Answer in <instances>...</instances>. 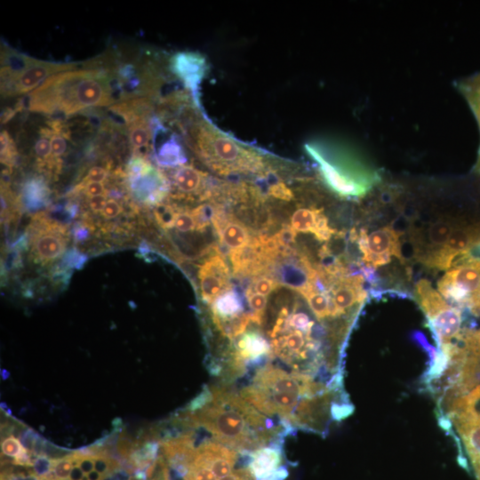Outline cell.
<instances>
[{"label": "cell", "instance_id": "6da1fadb", "mask_svg": "<svg viewBox=\"0 0 480 480\" xmlns=\"http://www.w3.org/2000/svg\"><path fill=\"white\" fill-rule=\"evenodd\" d=\"M181 419L185 425L203 428L215 441L237 452H252L288 433L240 394L223 386L210 387L206 403L194 412H186Z\"/></svg>", "mask_w": 480, "mask_h": 480}, {"label": "cell", "instance_id": "7a4b0ae2", "mask_svg": "<svg viewBox=\"0 0 480 480\" xmlns=\"http://www.w3.org/2000/svg\"><path fill=\"white\" fill-rule=\"evenodd\" d=\"M111 76L100 68L58 73L28 93V110L45 115L70 116L96 107L112 106L116 100Z\"/></svg>", "mask_w": 480, "mask_h": 480}, {"label": "cell", "instance_id": "3957f363", "mask_svg": "<svg viewBox=\"0 0 480 480\" xmlns=\"http://www.w3.org/2000/svg\"><path fill=\"white\" fill-rule=\"evenodd\" d=\"M191 148L201 161L220 176L265 174L267 158L259 151L242 145L219 132L204 120H198L188 132Z\"/></svg>", "mask_w": 480, "mask_h": 480}, {"label": "cell", "instance_id": "277c9868", "mask_svg": "<svg viewBox=\"0 0 480 480\" xmlns=\"http://www.w3.org/2000/svg\"><path fill=\"white\" fill-rule=\"evenodd\" d=\"M310 156L317 163L325 185L339 196L360 198L377 183L380 176L373 168L347 154H324L317 146H307Z\"/></svg>", "mask_w": 480, "mask_h": 480}, {"label": "cell", "instance_id": "5b68a950", "mask_svg": "<svg viewBox=\"0 0 480 480\" xmlns=\"http://www.w3.org/2000/svg\"><path fill=\"white\" fill-rule=\"evenodd\" d=\"M76 63L37 60L2 45L1 96L6 98L29 93L52 76L76 69Z\"/></svg>", "mask_w": 480, "mask_h": 480}, {"label": "cell", "instance_id": "8992f818", "mask_svg": "<svg viewBox=\"0 0 480 480\" xmlns=\"http://www.w3.org/2000/svg\"><path fill=\"white\" fill-rule=\"evenodd\" d=\"M414 295L433 332L438 349L454 343L462 332L460 309L448 304L427 279H420L416 284Z\"/></svg>", "mask_w": 480, "mask_h": 480}, {"label": "cell", "instance_id": "52a82bcc", "mask_svg": "<svg viewBox=\"0 0 480 480\" xmlns=\"http://www.w3.org/2000/svg\"><path fill=\"white\" fill-rule=\"evenodd\" d=\"M437 288L450 305L466 307L480 315V258L471 255L463 264L450 268L439 280Z\"/></svg>", "mask_w": 480, "mask_h": 480}, {"label": "cell", "instance_id": "ba28073f", "mask_svg": "<svg viewBox=\"0 0 480 480\" xmlns=\"http://www.w3.org/2000/svg\"><path fill=\"white\" fill-rule=\"evenodd\" d=\"M401 235L402 233L396 231L392 226H386L372 232L369 236L364 228L359 232L354 229L350 233V239L356 242L363 255L362 261L365 266L376 268L388 264L392 256L404 263Z\"/></svg>", "mask_w": 480, "mask_h": 480}, {"label": "cell", "instance_id": "9c48e42d", "mask_svg": "<svg viewBox=\"0 0 480 480\" xmlns=\"http://www.w3.org/2000/svg\"><path fill=\"white\" fill-rule=\"evenodd\" d=\"M480 244V224L458 226L449 236L443 249L433 259L428 268L449 269L453 261L472 251Z\"/></svg>", "mask_w": 480, "mask_h": 480}, {"label": "cell", "instance_id": "30bf717a", "mask_svg": "<svg viewBox=\"0 0 480 480\" xmlns=\"http://www.w3.org/2000/svg\"><path fill=\"white\" fill-rule=\"evenodd\" d=\"M364 281L362 274L349 275L330 285L329 296L341 317L348 313L356 315L364 302L367 292L364 288Z\"/></svg>", "mask_w": 480, "mask_h": 480}, {"label": "cell", "instance_id": "8fae6325", "mask_svg": "<svg viewBox=\"0 0 480 480\" xmlns=\"http://www.w3.org/2000/svg\"><path fill=\"white\" fill-rule=\"evenodd\" d=\"M202 300L206 304L231 288L230 273L227 263L220 254L211 256L198 271Z\"/></svg>", "mask_w": 480, "mask_h": 480}, {"label": "cell", "instance_id": "7c38bea8", "mask_svg": "<svg viewBox=\"0 0 480 480\" xmlns=\"http://www.w3.org/2000/svg\"><path fill=\"white\" fill-rule=\"evenodd\" d=\"M282 463L281 444L273 443L250 452L247 469L253 480H284L288 470Z\"/></svg>", "mask_w": 480, "mask_h": 480}, {"label": "cell", "instance_id": "4fadbf2b", "mask_svg": "<svg viewBox=\"0 0 480 480\" xmlns=\"http://www.w3.org/2000/svg\"><path fill=\"white\" fill-rule=\"evenodd\" d=\"M67 240L59 225H41L32 236V252L42 262L57 260L66 249Z\"/></svg>", "mask_w": 480, "mask_h": 480}, {"label": "cell", "instance_id": "5bb4252c", "mask_svg": "<svg viewBox=\"0 0 480 480\" xmlns=\"http://www.w3.org/2000/svg\"><path fill=\"white\" fill-rule=\"evenodd\" d=\"M196 454L219 479L233 472L237 460V451L215 440H206L198 445Z\"/></svg>", "mask_w": 480, "mask_h": 480}, {"label": "cell", "instance_id": "9a60e30c", "mask_svg": "<svg viewBox=\"0 0 480 480\" xmlns=\"http://www.w3.org/2000/svg\"><path fill=\"white\" fill-rule=\"evenodd\" d=\"M291 227L296 232H310L319 241H328L336 233L329 226L323 209L313 206L297 209L292 215Z\"/></svg>", "mask_w": 480, "mask_h": 480}, {"label": "cell", "instance_id": "2e32d148", "mask_svg": "<svg viewBox=\"0 0 480 480\" xmlns=\"http://www.w3.org/2000/svg\"><path fill=\"white\" fill-rule=\"evenodd\" d=\"M171 68L185 86L196 90L206 69L204 57L196 52H182L174 54L170 60Z\"/></svg>", "mask_w": 480, "mask_h": 480}, {"label": "cell", "instance_id": "e0dca14e", "mask_svg": "<svg viewBox=\"0 0 480 480\" xmlns=\"http://www.w3.org/2000/svg\"><path fill=\"white\" fill-rule=\"evenodd\" d=\"M212 223L222 244L231 250L246 246L252 240L246 227L231 219L221 210H216Z\"/></svg>", "mask_w": 480, "mask_h": 480}, {"label": "cell", "instance_id": "ac0fdd59", "mask_svg": "<svg viewBox=\"0 0 480 480\" xmlns=\"http://www.w3.org/2000/svg\"><path fill=\"white\" fill-rule=\"evenodd\" d=\"M457 85L474 112L480 129V72L463 79ZM474 171L480 174V148Z\"/></svg>", "mask_w": 480, "mask_h": 480}, {"label": "cell", "instance_id": "d6986e66", "mask_svg": "<svg viewBox=\"0 0 480 480\" xmlns=\"http://www.w3.org/2000/svg\"><path fill=\"white\" fill-rule=\"evenodd\" d=\"M204 175L198 169L184 165L178 168L173 174L175 187L186 194L196 193L203 188Z\"/></svg>", "mask_w": 480, "mask_h": 480}, {"label": "cell", "instance_id": "ffe728a7", "mask_svg": "<svg viewBox=\"0 0 480 480\" xmlns=\"http://www.w3.org/2000/svg\"><path fill=\"white\" fill-rule=\"evenodd\" d=\"M2 454L12 458V462L21 466H33L30 452L12 435H10L1 442Z\"/></svg>", "mask_w": 480, "mask_h": 480}, {"label": "cell", "instance_id": "44dd1931", "mask_svg": "<svg viewBox=\"0 0 480 480\" xmlns=\"http://www.w3.org/2000/svg\"><path fill=\"white\" fill-rule=\"evenodd\" d=\"M303 297L317 320L331 319L328 291L323 292L314 288L306 292Z\"/></svg>", "mask_w": 480, "mask_h": 480}, {"label": "cell", "instance_id": "7402d4cb", "mask_svg": "<svg viewBox=\"0 0 480 480\" xmlns=\"http://www.w3.org/2000/svg\"><path fill=\"white\" fill-rule=\"evenodd\" d=\"M127 126L130 143L134 150L148 145L152 137V129L148 118L134 121Z\"/></svg>", "mask_w": 480, "mask_h": 480}, {"label": "cell", "instance_id": "603a6c76", "mask_svg": "<svg viewBox=\"0 0 480 480\" xmlns=\"http://www.w3.org/2000/svg\"><path fill=\"white\" fill-rule=\"evenodd\" d=\"M157 161L165 166L177 165L185 162L182 148L173 138H171L159 148Z\"/></svg>", "mask_w": 480, "mask_h": 480}, {"label": "cell", "instance_id": "cb8c5ba5", "mask_svg": "<svg viewBox=\"0 0 480 480\" xmlns=\"http://www.w3.org/2000/svg\"><path fill=\"white\" fill-rule=\"evenodd\" d=\"M183 480H218L210 467L196 454L188 467Z\"/></svg>", "mask_w": 480, "mask_h": 480}, {"label": "cell", "instance_id": "d4e9b609", "mask_svg": "<svg viewBox=\"0 0 480 480\" xmlns=\"http://www.w3.org/2000/svg\"><path fill=\"white\" fill-rule=\"evenodd\" d=\"M0 146L1 162L10 167L13 164L17 156V149L13 140L5 130L1 132Z\"/></svg>", "mask_w": 480, "mask_h": 480}, {"label": "cell", "instance_id": "484cf974", "mask_svg": "<svg viewBox=\"0 0 480 480\" xmlns=\"http://www.w3.org/2000/svg\"><path fill=\"white\" fill-rule=\"evenodd\" d=\"M216 209L209 204H201L191 211L196 221V229L203 230L212 221Z\"/></svg>", "mask_w": 480, "mask_h": 480}, {"label": "cell", "instance_id": "4316f807", "mask_svg": "<svg viewBox=\"0 0 480 480\" xmlns=\"http://www.w3.org/2000/svg\"><path fill=\"white\" fill-rule=\"evenodd\" d=\"M278 286V283L273 277L260 275L253 278L249 288L254 292L268 296Z\"/></svg>", "mask_w": 480, "mask_h": 480}, {"label": "cell", "instance_id": "83f0119b", "mask_svg": "<svg viewBox=\"0 0 480 480\" xmlns=\"http://www.w3.org/2000/svg\"><path fill=\"white\" fill-rule=\"evenodd\" d=\"M176 214L177 212L171 205L164 204H158L154 211L156 221L164 228L174 227Z\"/></svg>", "mask_w": 480, "mask_h": 480}, {"label": "cell", "instance_id": "f1b7e54d", "mask_svg": "<svg viewBox=\"0 0 480 480\" xmlns=\"http://www.w3.org/2000/svg\"><path fill=\"white\" fill-rule=\"evenodd\" d=\"M296 231L291 226H284L274 235L278 244L284 251H292L296 241Z\"/></svg>", "mask_w": 480, "mask_h": 480}, {"label": "cell", "instance_id": "f546056e", "mask_svg": "<svg viewBox=\"0 0 480 480\" xmlns=\"http://www.w3.org/2000/svg\"><path fill=\"white\" fill-rule=\"evenodd\" d=\"M268 195L283 201L294 199L293 192L282 181L271 184L268 189Z\"/></svg>", "mask_w": 480, "mask_h": 480}, {"label": "cell", "instance_id": "4dcf8cb0", "mask_svg": "<svg viewBox=\"0 0 480 480\" xmlns=\"http://www.w3.org/2000/svg\"><path fill=\"white\" fill-rule=\"evenodd\" d=\"M174 227L180 232H188L196 229V221L191 212H177Z\"/></svg>", "mask_w": 480, "mask_h": 480}, {"label": "cell", "instance_id": "1f68e13d", "mask_svg": "<svg viewBox=\"0 0 480 480\" xmlns=\"http://www.w3.org/2000/svg\"><path fill=\"white\" fill-rule=\"evenodd\" d=\"M27 197L31 199H40L44 197L45 193L44 186L38 180H31L25 188Z\"/></svg>", "mask_w": 480, "mask_h": 480}, {"label": "cell", "instance_id": "d6a6232c", "mask_svg": "<svg viewBox=\"0 0 480 480\" xmlns=\"http://www.w3.org/2000/svg\"><path fill=\"white\" fill-rule=\"evenodd\" d=\"M35 154L39 157L45 159L52 156V148L50 140L43 136L36 140L34 146Z\"/></svg>", "mask_w": 480, "mask_h": 480}, {"label": "cell", "instance_id": "836d02e7", "mask_svg": "<svg viewBox=\"0 0 480 480\" xmlns=\"http://www.w3.org/2000/svg\"><path fill=\"white\" fill-rule=\"evenodd\" d=\"M107 175V171L103 167L93 166L87 172L84 182H102Z\"/></svg>", "mask_w": 480, "mask_h": 480}, {"label": "cell", "instance_id": "e575fe53", "mask_svg": "<svg viewBox=\"0 0 480 480\" xmlns=\"http://www.w3.org/2000/svg\"><path fill=\"white\" fill-rule=\"evenodd\" d=\"M122 212L121 205L114 199H108L101 214L106 219H112Z\"/></svg>", "mask_w": 480, "mask_h": 480}, {"label": "cell", "instance_id": "d590c367", "mask_svg": "<svg viewBox=\"0 0 480 480\" xmlns=\"http://www.w3.org/2000/svg\"><path fill=\"white\" fill-rule=\"evenodd\" d=\"M84 191L89 197H92L105 195L106 189L101 182H86Z\"/></svg>", "mask_w": 480, "mask_h": 480}, {"label": "cell", "instance_id": "8d00e7d4", "mask_svg": "<svg viewBox=\"0 0 480 480\" xmlns=\"http://www.w3.org/2000/svg\"><path fill=\"white\" fill-rule=\"evenodd\" d=\"M108 199L105 195L89 197L90 208L95 212H101Z\"/></svg>", "mask_w": 480, "mask_h": 480}, {"label": "cell", "instance_id": "74e56055", "mask_svg": "<svg viewBox=\"0 0 480 480\" xmlns=\"http://www.w3.org/2000/svg\"><path fill=\"white\" fill-rule=\"evenodd\" d=\"M21 104L22 103H20L14 108H9L5 109L1 116V124H4L8 122L15 115V113L20 108Z\"/></svg>", "mask_w": 480, "mask_h": 480}, {"label": "cell", "instance_id": "f35d334b", "mask_svg": "<svg viewBox=\"0 0 480 480\" xmlns=\"http://www.w3.org/2000/svg\"><path fill=\"white\" fill-rule=\"evenodd\" d=\"M1 480H25V476L22 478L18 477V475L4 474Z\"/></svg>", "mask_w": 480, "mask_h": 480}]
</instances>
